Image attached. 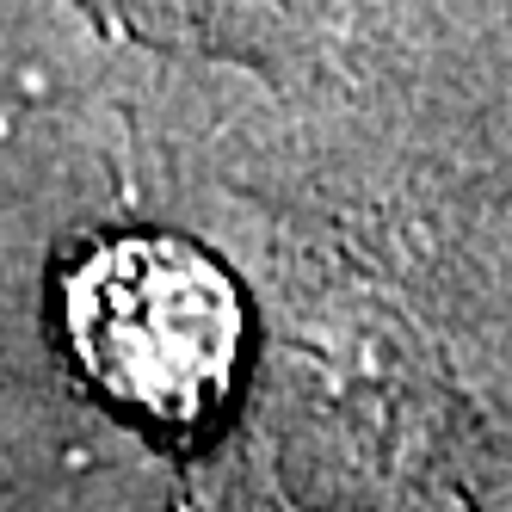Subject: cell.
Listing matches in <instances>:
<instances>
[{
  "mask_svg": "<svg viewBox=\"0 0 512 512\" xmlns=\"http://www.w3.org/2000/svg\"><path fill=\"white\" fill-rule=\"evenodd\" d=\"M68 346L105 401L155 426H198L229 395L241 303L204 253L179 241H112L62 290Z\"/></svg>",
  "mask_w": 512,
  "mask_h": 512,
  "instance_id": "obj_1",
  "label": "cell"
}]
</instances>
